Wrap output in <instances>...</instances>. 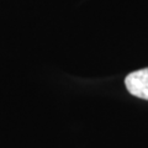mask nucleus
Masks as SVG:
<instances>
[{"label": "nucleus", "instance_id": "1", "mask_svg": "<svg viewBox=\"0 0 148 148\" xmlns=\"http://www.w3.org/2000/svg\"><path fill=\"white\" fill-rule=\"evenodd\" d=\"M125 85L130 94L148 100V68L130 73L125 79Z\"/></svg>", "mask_w": 148, "mask_h": 148}]
</instances>
